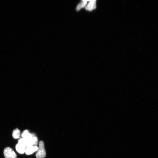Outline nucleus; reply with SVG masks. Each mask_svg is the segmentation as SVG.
I'll return each instance as SVG.
<instances>
[{"mask_svg":"<svg viewBox=\"0 0 158 158\" xmlns=\"http://www.w3.org/2000/svg\"><path fill=\"white\" fill-rule=\"evenodd\" d=\"M12 136L14 139L20 138V131L18 129H15L13 132Z\"/></svg>","mask_w":158,"mask_h":158,"instance_id":"obj_8","label":"nucleus"},{"mask_svg":"<svg viewBox=\"0 0 158 158\" xmlns=\"http://www.w3.org/2000/svg\"><path fill=\"white\" fill-rule=\"evenodd\" d=\"M96 1H91L85 7L86 10L89 11H92L96 8Z\"/></svg>","mask_w":158,"mask_h":158,"instance_id":"obj_5","label":"nucleus"},{"mask_svg":"<svg viewBox=\"0 0 158 158\" xmlns=\"http://www.w3.org/2000/svg\"><path fill=\"white\" fill-rule=\"evenodd\" d=\"M21 136L22 138L26 139H28L36 136L34 134L30 133L27 130L24 131L22 133Z\"/></svg>","mask_w":158,"mask_h":158,"instance_id":"obj_7","label":"nucleus"},{"mask_svg":"<svg viewBox=\"0 0 158 158\" xmlns=\"http://www.w3.org/2000/svg\"><path fill=\"white\" fill-rule=\"evenodd\" d=\"M39 147L37 146H29L26 147L25 153L27 155H30L38 151Z\"/></svg>","mask_w":158,"mask_h":158,"instance_id":"obj_4","label":"nucleus"},{"mask_svg":"<svg viewBox=\"0 0 158 158\" xmlns=\"http://www.w3.org/2000/svg\"><path fill=\"white\" fill-rule=\"evenodd\" d=\"M26 146L20 144H17L16 146L17 151L20 154H24L25 153Z\"/></svg>","mask_w":158,"mask_h":158,"instance_id":"obj_6","label":"nucleus"},{"mask_svg":"<svg viewBox=\"0 0 158 158\" xmlns=\"http://www.w3.org/2000/svg\"><path fill=\"white\" fill-rule=\"evenodd\" d=\"M4 154L5 158H16L17 155L14 151L10 148H6L4 151Z\"/></svg>","mask_w":158,"mask_h":158,"instance_id":"obj_3","label":"nucleus"},{"mask_svg":"<svg viewBox=\"0 0 158 158\" xmlns=\"http://www.w3.org/2000/svg\"><path fill=\"white\" fill-rule=\"evenodd\" d=\"M18 143L23 145L27 147L29 146H37L38 144V139L36 136L28 139L20 138L18 140Z\"/></svg>","mask_w":158,"mask_h":158,"instance_id":"obj_1","label":"nucleus"},{"mask_svg":"<svg viewBox=\"0 0 158 158\" xmlns=\"http://www.w3.org/2000/svg\"><path fill=\"white\" fill-rule=\"evenodd\" d=\"M87 1H82L78 5L76 9L78 11L80 10L81 8L84 7L87 3Z\"/></svg>","mask_w":158,"mask_h":158,"instance_id":"obj_9","label":"nucleus"},{"mask_svg":"<svg viewBox=\"0 0 158 158\" xmlns=\"http://www.w3.org/2000/svg\"><path fill=\"white\" fill-rule=\"evenodd\" d=\"M46 155V152L45 148L44 142L43 141H40L38 152L36 154L37 158H44Z\"/></svg>","mask_w":158,"mask_h":158,"instance_id":"obj_2","label":"nucleus"}]
</instances>
